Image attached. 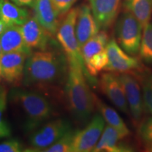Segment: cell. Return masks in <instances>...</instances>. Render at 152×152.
<instances>
[{
	"label": "cell",
	"instance_id": "6da1fadb",
	"mask_svg": "<svg viewBox=\"0 0 152 152\" xmlns=\"http://www.w3.org/2000/svg\"><path fill=\"white\" fill-rule=\"evenodd\" d=\"M68 72L67 56L54 50L36 51L26 60L22 83L26 87L49 88L66 80Z\"/></svg>",
	"mask_w": 152,
	"mask_h": 152
},
{
	"label": "cell",
	"instance_id": "7a4b0ae2",
	"mask_svg": "<svg viewBox=\"0 0 152 152\" xmlns=\"http://www.w3.org/2000/svg\"><path fill=\"white\" fill-rule=\"evenodd\" d=\"M68 72L66 80V96L68 109L80 123L90 118L96 104V96L91 92L85 80L84 64L68 59Z\"/></svg>",
	"mask_w": 152,
	"mask_h": 152
},
{
	"label": "cell",
	"instance_id": "3957f363",
	"mask_svg": "<svg viewBox=\"0 0 152 152\" xmlns=\"http://www.w3.org/2000/svg\"><path fill=\"white\" fill-rule=\"evenodd\" d=\"M10 98L24 112L27 132H33L54 113L52 105L46 96L36 91L15 89L11 91Z\"/></svg>",
	"mask_w": 152,
	"mask_h": 152
},
{
	"label": "cell",
	"instance_id": "277c9868",
	"mask_svg": "<svg viewBox=\"0 0 152 152\" xmlns=\"http://www.w3.org/2000/svg\"><path fill=\"white\" fill-rule=\"evenodd\" d=\"M142 26L131 13L126 11L120 16L115 26L118 42L131 56L140 52L142 37Z\"/></svg>",
	"mask_w": 152,
	"mask_h": 152
},
{
	"label": "cell",
	"instance_id": "5b68a950",
	"mask_svg": "<svg viewBox=\"0 0 152 152\" xmlns=\"http://www.w3.org/2000/svg\"><path fill=\"white\" fill-rule=\"evenodd\" d=\"M77 12L78 8H73L66 13L65 18L60 23L56 35L68 59L77 61L85 65L80 47L75 35V23Z\"/></svg>",
	"mask_w": 152,
	"mask_h": 152
},
{
	"label": "cell",
	"instance_id": "8992f818",
	"mask_svg": "<svg viewBox=\"0 0 152 152\" xmlns=\"http://www.w3.org/2000/svg\"><path fill=\"white\" fill-rule=\"evenodd\" d=\"M71 130V125L63 119H56L47 123L34 131L30 138L31 151H43Z\"/></svg>",
	"mask_w": 152,
	"mask_h": 152
},
{
	"label": "cell",
	"instance_id": "52a82bcc",
	"mask_svg": "<svg viewBox=\"0 0 152 152\" xmlns=\"http://www.w3.org/2000/svg\"><path fill=\"white\" fill-rule=\"evenodd\" d=\"M104 128L105 121L102 115L96 114L88 125L81 130L75 131L72 152H90L96 145Z\"/></svg>",
	"mask_w": 152,
	"mask_h": 152
},
{
	"label": "cell",
	"instance_id": "ba28073f",
	"mask_svg": "<svg viewBox=\"0 0 152 152\" xmlns=\"http://www.w3.org/2000/svg\"><path fill=\"white\" fill-rule=\"evenodd\" d=\"M28 56L26 53L20 52L3 53L0 57L1 79L16 86L21 84Z\"/></svg>",
	"mask_w": 152,
	"mask_h": 152
},
{
	"label": "cell",
	"instance_id": "9c48e42d",
	"mask_svg": "<svg viewBox=\"0 0 152 152\" xmlns=\"http://www.w3.org/2000/svg\"><path fill=\"white\" fill-rule=\"evenodd\" d=\"M106 49L109 62L105 71L126 73L140 68L138 60L125 52L114 39H110Z\"/></svg>",
	"mask_w": 152,
	"mask_h": 152
},
{
	"label": "cell",
	"instance_id": "30bf717a",
	"mask_svg": "<svg viewBox=\"0 0 152 152\" xmlns=\"http://www.w3.org/2000/svg\"><path fill=\"white\" fill-rule=\"evenodd\" d=\"M99 85L102 92L118 109L123 113H129L130 110L128 102L119 76L111 73L102 74L99 80Z\"/></svg>",
	"mask_w": 152,
	"mask_h": 152
},
{
	"label": "cell",
	"instance_id": "8fae6325",
	"mask_svg": "<svg viewBox=\"0 0 152 152\" xmlns=\"http://www.w3.org/2000/svg\"><path fill=\"white\" fill-rule=\"evenodd\" d=\"M20 28L25 42L30 50H47L51 34L38 22L35 16L30 17Z\"/></svg>",
	"mask_w": 152,
	"mask_h": 152
},
{
	"label": "cell",
	"instance_id": "7c38bea8",
	"mask_svg": "<svg viewBox=\"0 0 152 152\" xmlns=\"http://www.w3.org/2000/svg\"><path fill=\"white\" fill-rule=\"evenodd\" d=\"M99 29L90 7L84 4L79 7L75 23V35L80 49L99 32Z\"/></svg>",
	"mask_w": 152,
	"mask_h": 152
},
{
	"label": "cell",
	"instance_id": "4fadbf2b",
	"mask_svg": "<svg viewBox=\"0 0 152 152\" xmlns=\"http://www.w3.org/2000/svg\"><path fill=\"white\" fill-rule=\"evenodd\" d=\"M125 90L129 110L136 123L141 119L144 111L143 99H142L140 87L136 79L128 73H123L119 75Z\"/></svg>",
	"mask_w": 152,
	"mask_h": 152
},
{
	"label": "cell",
	"instance_id": "5bb4252c",
	"mask_svg": "<svg viewBox=\"0 0 152 152\" xmlns=\"http://www.w3.org/2000/svg\"><path fill=\"white\" fill-rule=\"evenodd\" d=\"M121 0H89L93 16L102 29L109 28L116 18Z\"/></svg>",
	"mask_w": 152,
	"mask_h": 152
},
{
	"label": "cell",
	"instance_id": "9a60e30c",
	"mask_svg": "<svg viewBox=\"0 0 152 152\" xmlns=\"http://www.w3.org/2000/svg\"><path fill=\"white\" fill-rule=\"evenodd\" d=\"M35 17L51 35L56 34L59 26V13L52 0H37L33 6Z\"/></svg>",
	"mask_w": 152,
	"mask_h": 152
},
{
	"label": "cell",
	"instance_id": "2e32d148",
	"mask_svg": "<svg viewBox=\"0 0 152 152\" xmlns=\"http://www.w3.org/2000/svg\"><path fill=\"white\" fill-rule=\"evenodd\" d=\"M124 137L125 136L119 130L111 125H107L104 128L103 132L92 151L128 152L134 151L133 148L130 146L118 143L119 140Z\"/></svg>",
	"mask_w": 152,
	"mask_h": 152
},
{
	"label": "cell",
	"instance_id": "e0dca14e",
	"mask_svg": "<svg viewBox=\"0 0 152 152\" xmlns=\"http://www.w3.org/2000/svg\"><path fill=\"white\" fill-rule=\"evenodd\" d=\"M3 53L20 52L28 55L32 50L28 48L25 42L20 26H8L4 31L0 35Z\"/></svg>",
	"mask_w": 152,
	"mask_h": 152
},
{
	"label": "cell",
	"instance_id": "ac0fdd59",
	"mask_svg": "<svg viewBox=\"0 0 152 152\" xmlns=\"http://www.w3.org/2000/svg\"><path fill=\"white\" fill-rule=\"evenodd\" d=\"M30 17L27 9L9 0H0V19L7 26H22Z\"/></svg>",
	"mask_w": 152,
	"mask_h": 152
},
{
	"label": "cell",
	"instance_id": "d6986e66",
	"mask_svg": "<svg viewBox=\"0 0 152 152\" xmlns=\"http://www.w3.org/2000/svg\"><path fill=\"white\" fill-rule=\"evenodd\" d=\"M125 10L139 20L143 29L150 23L152 15V0H124Z\"/></svg>",
	"mask_w": 152,
	"mask_h": 152
},
{
	"label": "cell",
	"instance_id": "ffe728a7",
	"mask_svg": "<svg viewBox=\"0 0 152 152\" xmlns=\"http://www.w3.org/2000/svg\"><path fill=\"white\" fill-rule=\"evenodd\" d=\"M109 41V37L106 32L100 31L81 47L82 56L85 66L95 54L106 49Z\"/></svg>",
	"mask_w": 152,
	"mask_h": 152
},
{
	"label": "cell",
	"instance_id": "44dd1931",
	"mask_svg": "<svg viewBox=\"0 0 152 152\" xmlns=\"http://www.w3.org/2000/svg\"><path fill=\"white\" fill-rule=\"evenodd\" d=\"M96 105L99 110L101 115L108 125L119 130L125 137L130 134V130L118 113L110 106L106 105L96 97Z\"/></svg>",
	"mask_w": 152,
	"mask_h": 152
},
{
	"label": "cell",
	"instance_id": "7402d4cb",
	"mask_svg": "<svg viewBox=\"0 0 152 152\" xmlns=\"http://www.w3.org/2000/svg\"><path fill=\"white\" fill-rule=\"evenodd\" d=\"M139 53L144 63L152 65V23L144 28Z\"/></svg>",
	"mask_w": 152,
	"mask_h": 152
},
{
	"label": "cell",
	"instance_id": "603a6c76",
	"mask_svg": "<svg viewBox=\"0 0 152 152\" xmlns=\"http://www.w3.org/2000/svg\"><path fill=\"white\" fill-rule=\"evenodd\" d=\"M109 62V58L106 49L95 54L87 64H85L87 71L91 75L96 76L101 71L104 70Z\"/></svg>",
	"mask_w": 152,
	"mask_h": 152
},
{
	"label": "cell",
	"instance_id": "cb8c5ba5",
	"mask_svg": "<svg viewBox=\"0 0 152 152\" xmlns=\"http://www.w3.org/2000/svg\"><path fill=\"white\" fill-rule=\"evenodd\" d=\"M75 131L70 130L52 146L44 150V152H72V147Z\"/></svg>",
	"mask_w": 152,
	"mask_h": 152
},
{
	"label": "cell",
	"instance_id": "d4e9b609",
	"mask_svg": "<svg viewBox=\"0 0 152 152\" xmlns=\"http://www.w3.org/2000/svg\"><path fill=\"white\" fill-rule=\"evenodd\" d=\"M7 99L8 90L4 85H0V137H8L11 134L10 127L3 118L7 109Z\"/></svg>",
	"mask_w": 152,
	"mask_h": 152
},
{
	"label": "cell",
	"instance_id": "484cf974",
	"mask_svg": "<svg viewBox=\"0 0 152 152\" xmlns=\"http://www.w3.org/2000/svg\"><path fill=\"white\" fill-rule=\"evenodd\" d=\"M138 134L145 149L152 151V117L148 118L140 124Z\"/></svg>",
	"mask_w": 152,
	"mask_h": 152
},
{
	"label": "cell",
	"instance_id": "4316f807",
	"mask_svg": "<svg viewBox=\"0 0 152 152\" xmlns=\"http://www.w3.org/2000/svg\"><path fill=\"white\" fill-rule=\"evenodd\" d=\"M142 85L144 108L147 113L152 115V75H143Z\"/></svg>",
	"mask_w": 152,
	"mask_h": 152
},
{
	"label": "cell",
	"instance_id": "83f0119b",
	"mask_svg": "<svg viewBox=\"0 0 152 152\" xmlns=\"http://www.w3.org/2000/svg\"><path fill=\"white\" fill-rule=\"evenodd\" d=\"M23 144L17 140H9L0 144V152L23 151Z\"/></svg>",
	"mask_w": 152,
	"mask_h": 152
},
{
	"label": "cell",
	"instance_id": "f1b7e54d",
	"mask_svg": "<svg viewBox=\"0 0 152 152\" xmlns=\"http://www.w3.org/2000/svg\"><path fill=\"white\" fill-rule=\"evenodd\" d=\"M60 15L65 14L71 10L77 0H52Z\"/></svg>",
	"mask_w": 152,
	"mask_h": 152
},
{
	"label": "cell",
	"instance_id": "f546056e",
	"mask_svg": "<svg viewBox=\"0 0 152 152\" xmlns=\"http://www.w3.org/2000/svg\"><path fill=\"white\" fill-rule=\"evenodd\" d=\"M19 7H33L37 0H11Z\"/></svg>",
	"mask_w": 152,
	"mask_h": 152
},
{
	"label": "cell",
	"instance_id": "4dcf8cb0",
	"mask_svg": "<svg viewBox=\"0 0 152 152\" xmlns=\"http://www.w3.org/2000/svg\"><path fill=\"white\" fill-rule=\"evenodd\" d=\"M7 26H7V25L6 24L3 20H1V19H0V35L4 31Z\"/></svg>",
	"mask_w": 152,
	"mask_h": 152
},
{
	"label": "cell",
	"instance_id": "1f68e13d",
	"mask_svg": "<svg viewBox=\"0 0 152 152\" xmlns=\"http://www.w3.org/2000/svg\"><path fill=\"white\" fill-rule=\"evenodd\" d=\"M3 54V50L2 47H1V40H0V57H1V55Z\"/></svg>",
	"mask_w": 152,
	"mask_h": 152
},
{
	"label": "cell",
	"instance_id": "d6a6232c",
	"mask_svg": "<svg viewBox=\"0 0 152 152\" xmlns=\"http://www.w3.org/2000/svg\"><path fill=\"white\" fill-rule=\"evenodd\" d=\"M1 67H0V82H1Z\"/></svg>",
	"mask_w": 152,
	"mask_h": 152
}]
</instances>
